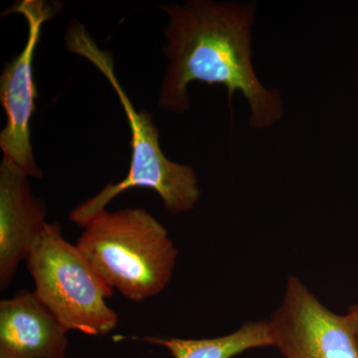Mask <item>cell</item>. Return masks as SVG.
<instances>
[{
    "instance_id": "1",
    "label": "cell",
    "mask_w": 358,
    "mask_h": 358,
    "mask_svg": "<svg viewBox=\"0 0 358 358\" xmlns=\"http://www.w3.org/2000/svg\"><path fill=\"white\" fill-rule=\"evenodd\" d=\"M162 9L169 17L164 29V52L169 63L160 89L162 109L186 112L188 86L199 81L225 87L229 102L235 93H242L251 110L252 128H268L281 120L279 93L263 86L252 64L255 4L192 0Z\"/></svg>"
},
{
    "instance_id": "2",
    "label": "cell",
    "mask_w": 358,
    "mask_h": 358,
    "mask_svg": "<svg viewBox=\"0 0 358 358\" xmlns=\"http://www.w3.org/2000/svg\"><path fill=\"white\" fill-rule=\"evenodd\" d=\"M71 53L81 56L107 78L119 96L131 131V160L126 178L110 182L98 194L77 206L69 215L71 222L84 228L107 205L131 188H150L157 193L169 213L192 211L199 201L200 189L192 167L167 159L159 145V131L147 110H136L115 76L114 58L99 48L86 28L78 20L71 22L66 34Z\"/></svg>"
},
{
    "instance_id": "3",
    "label": "cell",
    "mask_w": 358,
    "mask_h": 358,
    "mask_svg": "<svg viewBox=\"0 0 358 358\" xmlns=\"http://www.w3.org/2000/svg\"><path fill=\"white\" fill-rule=\"evenodd\" d=\"M76 246L110 288L136 303L166 289L179 254L166 227L143 208L101 211Z\"/></svg>"
},
{
    "instance_id": "4",
    "label": "cell",
    "mask_w": 358,
    "mask_h": 358,
    "mask_svg": "<svg viewBox=\"0 0 358 358\" xmlns=\"http://www.w3.org/2000/svg\"><path fill=\"white\" fill-rule=\"evenodd\" d=\"M26 267L34 281V294L68 331L103 336L117 327V313L106 303L114 289L76 245L66 241L58 221L47 224Z\"/></svg>"
},
{
    "instance_id": "5",
    "label": "cell",
    "mask_w": 358,
    "mask_h": 358,
    "mask_svg": "<svg viewBox=\"0 0 358 358\" xmlns=\"http://www.w3.org/2000/svg\"><path fill=\"white\" fill-rule=\"evenodd\" d=\"M268 324L273 346L284 358H358L352 317L329 310L296 275L287 279L282 303Z\"/></svg>"
},
{
    "instance_id": "6",
    "label": "cell",
    "mask_w": 358,
    "mask_h": 358,
    "mask_svg": "<svg viewBox=\"0 0 358 358\" xmlns=\"http://www.w3.org/2000/svg\"><path fill=\"white\" fill-rule=\"evenodd\" d=\"M42 0H23L11 7L13 13L24 16L28 37L24 49L6 66L0 78V102L6 114V124L0 133V148L3 159L10 160L28 176L41 178L30 138V121L37 96L33 82L32 60L41 33L42 25L59 8Z\"/></svg>"
},
{
    "instance_id": "7",
    "label": "cell",
    "mask_w": 358,
    "mask_h": 358,
    "mask_svg": "<svg viewBox=\"0 0 358 358\" xmlns=\"http://www.w3.org/2000/svg\"><path fill=\"white\" fill-rule=\"evenodd\" d=\"M29 176L10 160L0 164V288L13 282L18 267L46 227V205L33 194Z\"/></svg>"
},
{
    "instance_id": "8",
    "label": "cell",
    "mask_w": 358,
    "mask_h": 358,
    "mask_svg": "<svg viewBox=\"0 0 358 358\" xmlns=\"http://www.w3.org/2000/svg\"><path fill=\"white\" fill-rule=\"evenodd\" d=\"M67 334L34 292L0 301V358H66Z\"/></svg>"
},
{
    "instance_id": "9",
    "label": "cell",
    "mask_w": 358,
    "mask_h": 358,
    "mask_svg": "<svg viewBox=\"0 0 358 358\" xmlns=\"http://www.w3.org/2000/svg\"><path fill=\"white\" fill-rule=\"evenodd\" d=\"M162 346L174 358H233L254 348L273 346L268 320L248 322L237 331L213 338H129Z\"/></svg>"
},
{
    "instance_id": "10",
    "label": "cell",
    "mask_w": 358,
    "mask_h": 358,
    "mask_svg": "<svg viewBox=\"0 0 358 358\" xmlns=\"http://www.w3.org/2000/svg\"><path fill=\"white\" fill-rule=\"evenodd\" d=\"M348 315L352 317V320H355V324H357V327L358 329V303L357 305L353 306V307L350 308L348 312Z\"/></svg>"
}]
</instances>
